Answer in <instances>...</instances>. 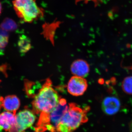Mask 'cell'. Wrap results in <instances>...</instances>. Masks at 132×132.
Here are the masks:
<instances>
[{"instance_id":"8992f818","label":"cell","mask_w":132,"mask_h":132,"mask_svg":"<svg viewBox=\"0 0 132 132\" xmlns=\"http://www.w3.org/2000/svg\"><path fill=\"white\" fill-rule=\"evenodd\" d=\"M88 87L87 81L85 78L73 76L69 81L67 90L70 94L74 96H79L84 94Z\"/></svg>"},{"instance_id":"7a4b0ae2","label":"cell","mask_w":132,"mask_h":132,"mask_svg":"<svg viewBox=\"0 0 132 132\" xmlns=\"http://www.w3.org/2000/svg\"><path fill=\"white\" fill-rule=\"evenodd\" d=\"M88 107L82 108L75 103L69 104L67 112L58 125L57 132H73L83 123L88 120L87 113Z\"/></svg>"},{"instance_id":"5b68a950","label":"cell","mask_w":132,"mask_h":132,"mask_svg":"<svg viewBox=\"0 0 132 132\" xmlns=\"http://www.w3.org/2000/svg\"><path fill=\"white\" fill-rule=\"evenodd\" d=\"M36 119L35 113L28 109L20 111L16 114V122L9 132H25L34 125Z\"/></svg>"},{"instance_id":"6da1fadb","label":"cell","mask_w":132,"mask_h":132,"mask_svg":"<svg viewBox=\"0 0 132 132\" xmlns=\"http://www.w3.org/2000/svg\"><path fill=\"white\" fill-rule=\"evenodd\" d=\"M60 96L52 87V82L47 79L38 93L34 97L32 102L35 113H49L58 105Z\"/></svg>"},{"instance_id":"9a60e30c","label":"cell","mask_w":132,"mask_h":132,"mask_svg":"<svg viewBox=\"0 0 132 132\" xmlns=\"http://www.w3.org/2000/svg\"><path fill=\"white\" fill-rule=\"evenodd\" d=\"M2 11V5L0 2V15L1 14Z\"/></svg>"},{"instance_id":"30bf717a","label":"cell","mask_w":132,"mask_h":132,"mask_svg":"<svg viewBox=\"0 0 132 132\" xmlns=\"http://www.w3.org/2000/svg\"><path fill=\"white\" fill-rule=\"evenodd\" d=\"M16 122V114L6 111L0 114V128L9 131Z\"/></svg>"},{"instance_id":"4fadbf2b","label":"cell","mask_w":132,"mask_h":132,"mask_svg":"<svg viewBox=\"0 0 132 132\" xmlns=\"http://www.w3.org/2000/svg\"><path fill=\"white\" fill-rule=\"evenodd\" d=\"M123 91L128 94H132V76L127 77L122 84Z\"/></svg>"},{"instance_id":"277c9868","label":"cell","mask_w":132,"mask_h":132,"mask_svg":"<svg viewBox=\"0 0 132 132\" xmlns=\"http://www.w3.org/2000/svg\"><path fill=\"white\" fill-rule=\"evenodd\" d=\"M13 5L17 16L24 22L31 23L42 15L36 0H13Z\"/></svg>"},{"instance_id":"2e32d148","label":"cell","mask_w":132,"mask_h":132,"mask_svg":"<svg viewBox=\"0 0 132 132\" xmlns=\"http://www.w3.org/2000/svg\"><path fill=\"white\" fill-rule=\"evenodd\" d=\"M2 106V103L1 101V97L0 98V110Z\"/></svg>"},{"instance_id":"ba28073f","label":"cell","mask_w":132,"mask_h":132,"mask_svg":"<svg viewBox=\"0 0 132 132\" xmlns=\"http://www.w3.org/2000/svg\"><path fill=\"white\" fill-rule=\"evenodd\" d=\"M89 64L83 60L78 59L73 62L71 67L72 73L74 76L85 78L90 72Z\"/></svg>"},{"instance_id":"3957f363","label":"cell","mask_w":132,"mask_h":132,"mask_svg":"<svg viewBox=\"0 0 132 132\" xmlns=\"http://www.w3.org/2000/svg\"><path fill=\"white\" fill-rule=\"evenodd\" d=\"M69 105L65 99L60 100L59 104L49 113L40 114L35 127L36 132H57V127L62 116L68 109Z\"/></svg>"},{"instance_id":"9c48e42d","label":"cell","mask_w":132,"mask_h":132,"mask_svg":"<svg viewBox=\"0 0 132 132\" xmlns=\"http://www.w3.org/2000/svg\"><path fill=\"white\" fill-rule=\"evenodd\" d=\"M1 101L5 110L15 114L20 106V100L15 95H8L5 98L1 97Z\"/></svg>"},{"instance_id":"52a82bcc","label":"cell","mask_w":132,"mask_h":132,"mask_svg":"<svg viewBox=\"0 0 132 132\" xmlns=\"http://www.w3.org/2000/svg\"><path fill=\"white\" fill-rule=\"evenodd\" d=\"M103 112L108 115L115 114L119 110L120 103L117 98L114 97H108L103 100L102 104Z\"/></svg>"},{"instance_id":"5bb4252c","label":"cell","mask_w":132,"mask_h":132,"mask_svg":"<svg viewBox=\"0 0 132 132\" xmlns=\"http://www.w3.org/2000/svg\"><path fill=\"white\" fill-rule=\"evenodd\" d=\"M1 28L7 31L14 30L16 27V24L13 21L10 19H6L1 26Z\"/></svg>"},{"instance_id":"7c38bea8","label":"cell","mask_w":132,"mask_h":132,"mask_svg":"<svg viewBox=\"0 0 132 132\" xmlns=\"http://www.w3.org/2000/svg\"><path fill=\"white\" fill-rule=\"evenodd\" d=\"M9 35L7 31L0 29V53L3 52L7 45Z\"/></svg>"},{"instance_id":"e0dca14e","label":"cell","mask_w":132,"mask_h":132,"mask_svg":"<svg viewBox=\"0 0 132 132\" xmlns=\"http://www.w3.org/2000/svg\"><path fill=\"white\" fill-rule=\"evenodd\" d=\"M131 127H132V123H131Z\"/></svg>"},{"instance_id":"8fae6325","label":"cell","mask_w":132,"mask_h":132,"mask_svg":"<svg viewBox=\"0 0 132 132\" xmlns=\"http://www.w3.org/2000/svg\"><path fill=\"white\" fill-rule=\"evenodd\" d=\"M18 46L20 52L21 53H25L28 52L32 47L30 39L25 35L20 36L18 40Z\"/></svg>"}]
</instances>
